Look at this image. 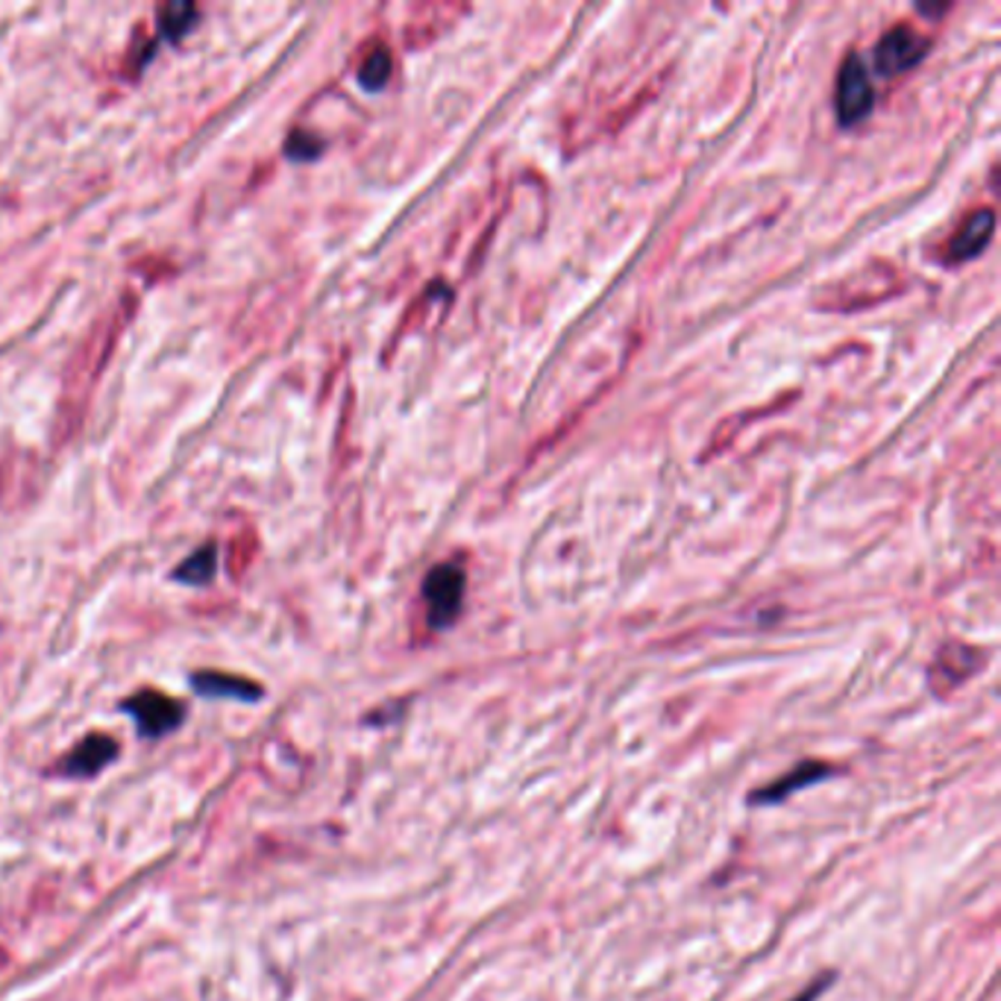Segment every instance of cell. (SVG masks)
Instances as JSON below:
<instances>
[{
	"label": "cell",
	"instance_id": "cell-12",
	"mask_svg": "<svg viewBox=\"0 0 1001 1001\" xmlns=\"http://www.w3.org/2000/svg\"><path fill=\"white\" fill-rule=\"evenodd\" d=\"M387 80H391V53L385 48H376L367 53V59L362 62V71H359V82H362L367 91L385 89Z\"/></svg>",
	"mask_w": 1001,
	"mask_h": 1001
},
{
	"label": "cell",
	"instance_id": "cell-8",
	"mask_svg": "<svg viewBox=\"0 0 1001 1001\" xmlns=\"http://www.w3.org/2000/svg\"><path fill=\"white\" fill-rule=\"evenodd\" d=\"M115 752H118V746L109 737H89V740L77 746L71 758L65 760V769L73 775H91L104 764H109L115 758Z\"/></svg>",
	"mask_w": 1001,
	"mask_h": 1001
},
{
	"label": "cell",
	"instance_id": "cell-5",
	"mask_svg": "<svg viewBox=\"0 0 1001 1001\" xmlns=\"http://www.w3.org/2000/svg\"><path fill=\"white\" fill-rule=\"evenodd\" d=\"M978 664H981V652L963 644H949L936 658L934 670H931V687L936 694H945V690L963 685L978 670Z\"/></svg>",
	"mask_w": 1001,
	"mask_h": 1001
},
{
	"label": "cell",
	"instance_id": "cell-7",
	"mask_svg": "<svg viewBox=\"0 0 1001 1001\" xmlns=\"http://www.w3.org/2000/svg\"><path fill=\"white\" fill-rule=\"evenodd\" d=\"M993 226H995L993 212L990 209L975 212V215L963 224L961 233L954 235L952 244H949V258H952V262H966V258L978 256V253L990 244V238H993Z\"/></svg>",
	"mask_w": 1001,
	"mask_h": 1001
},
{
	"label": "cell",
	"instance_id": "cell-9",
	"mask_svg": "<svg viewBox=\"0 0 1001 1001\" xmlns=\"http://www.w3.org/2000/svg\"><path fill=\"white\" fill-rule=\"evenodd\" d=\"M194 687L206 696H244V699H256L258 687L251 681L233 676H220V673H200L194 676Z\"/></svg>",
	"mask_w": 1001,
	"mask_h": 1001
},
{
	"label": "cell",
	"instance_id": "cell-11",
	"mask_svg": "<svg viewBox=\"0 0 1001 1001\" xmlns=\"http://www.w3.org/2000/svg\"><path fill=\"white\" fill-rule=\"evenodd\" d=\"M197 16H200V9L194 7V3H168V7H159L161 36H168V39H183V36L194 27Z\"/></svg>",
	"mask_w": 1001,
	"mask_h": 1001
},
{
	"label": "cell",
	"instance_id": "cell-1",
	"mask_svg": "<svg viewBox=\"0 0 1001 1001\" xmlns=\"http://www.w3.org/2000/svg\"><path fill=\"white\" fill-rule=\"evenodd\" d=\"M464 585H468L464 567L455 565V561L438 565L426 576V581H423V599H426L429 626L432 629H446V626L455 622L461 602H464Z\"/></svg>",
	"mask_w": 1001,
	"mask_h": 1001
},
{
	"label": "cell",
	"instance_id": "cell-6",
	"mask_svg": "<svg viewBox=\"0 0 1001 1001\" xmlns=\"http://www.w3.org/2000/svg\"><path fill=\"white\" fill-rule=\"evenodd\" d=\"M832 775L834 767H828L823 760H805V764H799L793 773L782 775L778 782L767 784L764 791L752 793V802H755V805H775V802L787 799L791 793L802 791V787H811V784L823 782V778H832Z\"/></svg>",
	"mask_w": 1001,
	"mask_h": 1001
},
{
	"label": "cell",
	"instance_id": "cell-2",
	"mask_svg": "<svg viewBox=\"0 0 1001 1001\" xmlns=\"http://www.w3.org/2000/svg\"><path fill=\"white\" fill-rule=\"evenodd\" d=\"M872 104H875V91H872L870 73H866L864 62L857 57H848L840 68L837 77V97H834V109H837V118L843 127H852V124H861L870 115Z\"/></svg>",
	"mask_w": 1001,
	"mask_h": 1001
},
{
	"label": "cell",
	"instance_id": "cell-3",
	"mask_svg": "<svg viewBox=\"0 0 1001 1001\" xmlns=\"http://www.w3.org/2000/svg\"><path fill=\"white\" fill-rule=\"evenodd\" d=\"M925 53H929V39L913 27L899 24L884 32L875 45V68L884 77H896L902 71H911L913 65H920Z\"/></svg>",
	"mask_w": 1001,
	"mask_h": 1001
},
{
	"label": "cell",
	"instance_id": "cell-13",
	"mask_svg": "<svg viewBox=\"0 0 1001 1001\" xmlns=\"http://www.w3.org/2000/svg\"><path fill=\"white\" fill-rule=\"evenodd\" d=\"M323 150V141L315 136V133H306V129H294L285 141V154L291 159H315L317 154Z\"/></svg>",
	"mask_w": 1001,
	"mask_h": 1001
},
{
	"label": "cell",
	"instance_id": "cell-4",
	"mask_svg": "<svg viewBox=\"0 0 1001 1001\" xmlns=\"http://www.w3.org/2000/svg\"><path fill=\"white\" fill-rule=\"evenodd\" d=\"M127 710L136 717L138 728L150 737H159L170 728L179 726L183 719V708H179L174 699L156 694V690H145V694L133 696L127 703Z\"/></svg>",
	"mask_w": 1001,
	"mask_h": 1001
},
{
	"label": "cell",
	"instance_id": "cell-10",
	"mask_svg": "<svg viewBox=\"0 0 1001 1001\" xmlns=\"http://www.w3.org/2000/svg\"><path fill=\"white\" fill-rule=\"evenodd\" d=\"M215 567H218V549L212 547V543H206V547L197 549L194 556H188L186 561L177 567V573L174 576H177L179 581H188V585H206V581H212V576H215Z\"/></svg>",
	"mask_w": 1001,
	"mask_h": 1001
},
{
	"label": "cell",
	"instance_id": "cell-14",
	"mask_svg": "<svg viewBox=\"0 0 1001 1001\" xmlns=\"http://www.w3.org/2000/svg\"><path fill=\"white\" fill-rule=\"evenodd\" d=\"M832 981H834L832 972H825L823 978H816L814 984L805 987V990H802V993L796 995V999H793V1001H816V995L823 993V990H828V987H832Z\"/></svg>",
	"mask_w": 1001,
	"mask_h": 1001
}]
</instances>
